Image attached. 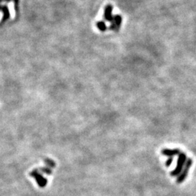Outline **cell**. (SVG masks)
<instances>
[{
	"mask_svg": "<svg viewBox=\"0 0 196 196\" xmlns=\"http://www.w3.org/2000/svg\"><path fill=\"white\" fill-rule=\"evenodd\" d=\"M187 161V155L185 152H180V153L178 155V158H177V166H176L175 168L171 172V176L172 177H178L179 175V174L181 173V171H182L183 168H184L185 163H186Z\"/></svg>",
	"mask_w": 196,
	"mask_h": 196,
	"instance_id": "cell-1",
	"label": "cell"
},
{
	"mask_svg": "<svg viewBox=\"0 0 196 196\" xmlns=\"http://www.w3.org/2000/svg\"><path fill=\"white\" fill-rule=\"evenodd\" d=\"M192 165V159L190 158L187 159L184 168H183V169L181 171V173L179 174V175L178 176L177 181H176L177 184H181V183H182L183 181L186 179V178L188 177L189 174V171H190V168H191Z\"/></svg>",
	"mask_w": 196,
	"mask_h": 196,
	"instance_id": "cell-2",
	"label": "cell"
},
{
	"mask_svg": "<svg viewBox=\"0 0 196 196\" xmlns=\"http://www.w3.org/2000/svg\"><path fill=\"white\" fill-rule=\"evenodd\" d=\"M111 24L110 25V29L115 31H119L121 28V23H122V18L120 15H116L113 16L112 21L110 22Z\"/></svg>",
	"mask_w": 196,
	"mask_h": 196,
	"instance_id": "cell-3",
	"label": "cell"
},
{
	"mask_svg": "<svg viewBox=\"0 0 196 196\" xmlns=\"http://www.w3.org/2000/svg\"><path fill=\"white\" fill-rule=\"evenodd\" d=\"M180 150L178 148L174 149H168L164 148L161 150V154L164 156H168V157H174V156L179 155L180 153Z\"/></svg>",
	"mask_w": 196,
	"mask_h": 196,
	"instance_id": "cell-4",
	"label": "cell"
},
{
	"mask_svg": "<svg viewBox=\"0 0 196 196\" xmlns=\"http://www.w3.org/2000/svg\"><path fill=\"white\" fill-rule=\"evenodd\" d=\"M0 11L3 13L1 23H5L7 20H9L10 18V12L9 10L8 7L7 5H0Z\"/></svg>",
	"mask_w": 196,
	"mask_h": 196,
	"instance_id": "cell-5",
	"label": "cell"
},
{
	"mask_svg": "<svg viewBox=\"0 0 196 196\" xmlns=\"http://www.w3.org/2000/svg\"><path fill=\"white\" fill-rule=\"evenodd\" d=\"M112 12H113L112 5H106V7H105V11H104V18L105 21L108 22L112 21L113 18Z\"/></svg>",
	"mask_w": 196,
	"mask_h": 196,
	"instance_id": "cell-6",
	"label": "cell"
},
{
	"mask_svg": "<svg viewBox=\"0 0 196 196\" xmlns=\"http://www.w3.org/2000/svg\"><path fill=\"white\" fill-rule=\"evenodd\" d=\"M31 176H33L35 179H36V181H37V183L38 185H39L40 187H41V188H43V187H44L45 185L47 184V180L46 179L44 178L42 176L40 175L39 173H37V172H33L31 174Z\"/></svg>",
	"mask_w": 196,
	"mask_h": 196,
	"instance_id": "cell-7",
	"label": "cell"
},
{
	"mask_svg": "<svg viewBox=\"0 0 196 196\" xmlns=\"http://www.w3.org/2000/svg\"><path fill=\"white\" fill-rule=\"evenodd\" d=\"M96 25H97V28L99 29L100 31H105L107 30V26L106 24L105 23V22L98 21L97 23H96Z\"/></svg>",
	"mask_w": 196,
	"mask_h": 196,
	"instance_id": "cell-8",
	"label": "cell"
},
{
	"mask_svg": "<svg viewBox=\"0 0 196 196\" xmlns=\"http://www.w3.org/2000/svg\"><path fill=\"white\" fill-rule=\"evenodd\" d=\"M14 2V8L15 10L16 13H18L19 12V5H20V0H12Z\"/></svg>",
	"mask_w": 196,
	"mask_h": 196,
	"instance_id": "cell-9",
	"label": "cell"
},
{
	"mask_svg": "<svg viewBox=\"0 0 196 196\" xmlns=\"http://www.w3.org/2000/svg\"><path fill=\"white\" fill-rule=\"evenodd\" d=\"M174 158L173 157H168V160H166V163H165V165H166V167H169L171 165H172V162H173Z\"/></svg>",
	"mask_w": 196,
	"mask_h": 196,
	"instance_id": "cell-10",
	"label": "cell"
},
{
	"mask_svg": "<svg viewBox=\"0 0 196 196\" xmlns=\"http://www.w3.org/2000/svg\"><path fill=\"white\" fill-rule=\"evenodd\" d=\"M12 1V0H0V3L2 2H10Z\"/></svg>",
	"mask_w": 196,
	"mask_h": 196,
	"instance_id": "cell-11",
	"label": "cell"
}]
</instances>
